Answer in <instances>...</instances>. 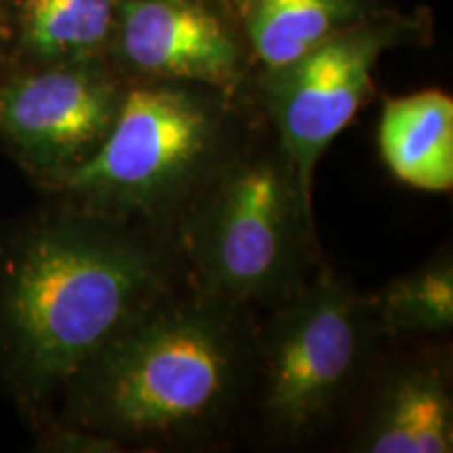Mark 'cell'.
I'll list each match as a JSON object with an SVG mask.
<instances>
[{"instance_id":"obj_10","label":"cell","mask_w":453,"mask_h":453,"mask_svg":"<svg viewBox=\"0 0 453 453\" xmlns=\"http://www.w3.org/2000/svg\"><path fill=\"white\" fill-rule=\"evenodd\" d=\"M378 150L388 173L411 189H453V99L426 88L384 101Z\"/></svg>"},{"instance_id":"obj_2","label":"cell","mask_w":453,"mask_h":453,"mask_svg":"<svg viewBox=\"0 0 453 453\" xmlns=\"http://www.w3.org/2000/svg\"><path fill=\"white\" fill-rule=\"evenodd\" d=\"M254 332V313L185 280L67 384L65 424L124 451L220 443L250 405Z\"/></svg>"},{"instance_id":"obj_11","label":"cell","mask_w":453,"mask_h":453,"mask_svg":"<svg viewBox=\"0 0 453 453\" xmlns=\"http://www.w3.org/2000/svg\"><path fill=\"white\" fill-rule=\"evenodd\" d=\"M257 70L298 59L332 34L390 9L384 0H225Z\"/></svg>"},{"instance_id":"obj_7","label":"cell","mask_w":453,"mask_h":453,"mask_svg":"<svg viewBox=\"0 0 453 453\" xmlns=\"http://www.w3.org/2000/svg\"><path fill=\"white\" fill-rule=\"evenodd\" d=\"M124 88L110 59L11 65L0 73V143L50 185L99 150Z\"/></svg>"},{"instance_id":"obj_4","label":"cell","mask_w":453,"mask_h":453,"mask_svg":"<svg viewBox=\"0 0 453 453\" xmlns=\"http://www.w3.org/2000/svg\"><path fill=\"white\" fill-rule=\"evenodd\" d=\"M173 235L191 286L250 313L280 304L324 263L313 197L260 111Z\"/></svg>"},{"instance_id":"obj_8","label":"cell","mask_w":453,"mask_h":453,"mask_svg":"<svg viewBox=\"0 0 453 453\" xmlns=\"http://www.w3.org/2000/svg\"><path fill=\"white\" fill-rule=\"evenodd\" d=\"M110 61L124 81L246 93L254 57L225 0H120Z\"/></svg>"},{"instance_id":"obj_9","label":"cell","mask_w":453,"mask_h":453,"mask_svg":"<svg viewBox=\"0 0 453 453\" xmlns=\"http://www.w3.org/2000/svg\"><path fill=\"white\" fill-rule=\"evenodd\" d=\"M445 350L387 340L349 422L347 451L451 453L453 380Z\"/></svg>"},{"instance_id":"obj_5","label":"cell","mask_w":453,"mask_h":453,"mask_svg":"<svg viewBox=\"0 0 453 453\" xmlns=\"http://www.w3.org/2000/svg\"><path fill=\"white\" fill-rule=\"evenodd\" d=\"M384 342L370 292L324 260L257 321L248 411L260 434L300 447L347 424Z\"/></svg>"},{"instance_id":"obj_3","label":"cell","mask_w":453,"mask_h":453,"mask_svg":"<svg viewBox=\"0 0 453 453\" xmlns=\"http://www.w3.org/2000/svg\"><path fill=\"white\" fill-rule=\"evenodd\" d=\"M258 118L250 90L127 81L110 133L88 160L47 185L76 211L173 235L202 187Z\"/></svg>"},{"instance_id":"obj_13","label":"cell","mask_w":453,"mask_h":453,"mask_svg":"<svg viewBox=\"0 0 453 453\" xmlns=\"http://www.w3.org/2000/svg\"><path fill=\"white\" fill-rule=\"evenodd\" d=\"M384 338H441L453 327V258L441 250L410 273L370 292Z\"/></svg>"},{"instance_id":"obj_12","label":"cell","mask_w":453,"mask_h":453,"mask_svg":"<svg viewBox=\"0 0 453 453\" xmlns=\"http://www.w3.org/2000/svg\"><path fill=\"white\" fill-rule=\"evenodd\" d=\"M120 0H13L11 65L110 59Z\"/></svg>"},{"instance_id":"obj_6","label":"cell","mask_w":453,"mask_h":453,"mask_svg":"<svg viewBox=\"0 0 453 453\" xmlns=\"http://www.w3.org/2000/svg\"><path fill=\"white\" fill-rule=\"evenodd\" d=\"M430 36L426 9L405 13L390 7L332 34L290 64L254 72L250 97L309 197L321 156L373 95L382 55L428 44Z\"/></svg>"},{"instance_id":"obj_14","label":"cell","mask_w":453,"mask_h":453,"mask_svg":"<svg viewBox=\"0 0 453 453\" xmlns=\"http://www.w3.org/2000/svg\"><path fill=\"white\" fill-rule=\"evenodd\" d=\"M13 55V0H0V73L11 67Z\"/></svg>"},{"instance_id":"obj_1","label":"cell","mask_w":453,"mask_h":453,"mask_svg":"<svg viewBox=\"0 0 453 453\" xmlns=\"http://www.w3.org/2000/svg\"><path fill=\"white\" fill-rule=\"evenodd\" d=\"M187 280L166 231L64 206L0 252V364L38 405L164 294Z\"/></svg>"}]
</instances>
